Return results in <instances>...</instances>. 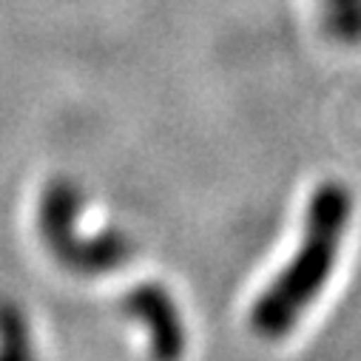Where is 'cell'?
Returning <instances> with one entry per match:
<instances>
[{"mask_svg": "<svg viewBox=\"0 0 361 361\" xmlns=\"http://www.w3.org/2000/svg\"><path fill=\"white\" fill-rule=\"evenodd\" d=\"M322 29L338 46H361V0H319Z\"/></svg>", "mask_w": 361, "mask_h": 361, "instance_id": "cell-3", "label": "cell"}, {"mask_svg": "<svg viewBox=\"0 0 361 361\" xmlns=\"http://www.w3.org/2000/svg\"><path fill=\"white\" fill-rule=\"evenodd\" d=\"M123 307L145 327L151 353L157 358H179L185 353V322L168 288H162L159 282H142L126 296Z\"/></svg>", "mask_w": 361, "mask_h": 361, "instance_id": "cell-2", "label": "cell"}, {"mask_svg": "<svg viewBox=\"0 0 361 361\" xmlns=\"http://www.w3.org/2000/svg\"><path fill=\"white\" fill-rule=\"evenodd\" d=\"M350 216L353 197L347 185L330 179L310 194L296 253L250 305V327L262 338L288 336L322 296L338 264Z\"/></svg>", "mask_w": 361, "mask_h": 361, "instance_id": "cell-1", "label": "cell"}]
</instances>
